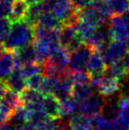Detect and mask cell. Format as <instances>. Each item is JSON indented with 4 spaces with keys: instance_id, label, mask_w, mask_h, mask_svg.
Wrapping results in <instances>:
<instances>
[{
    "instance_id": "1",
    "label": "cell",
    "mask_w": 129,
    "mask_h": 130,
    "mask_svg": "<svg viewBox=\"0 0 129 130\" xmlns=\"http://www.w3.org/2000/svg\"><path fill=\"white\" fill-rule=\"evenodd\" d=\"M34 37V26L30 25L26 20H20L11 23V29L9 31L3 47L8 50L17 51L19 48L30 45Z\"/></svg>"
},
{
    "instance_id": "2",
    "label": "cell",
    "mask_w": 129,
    "mask_h": 130,
    "mask_svg": "<svg viewBox=\"0 0 129 130\" xmlns=\"http://www.w3.org/2000/svg\"><path fill=\"white\" fill-rule=\"evenodd\" d=\"M44 3L47 11L52 12L63 24H78V11L74 9L72 0H44Z\"/></svg>"
},
{
    "instance_id": "3",
    "label": "cell",
    "mask_w": 129,
    "mask_h": 130,
    "mask_svg": "<svg viewBox=\"0 0 129 130\" xmlns=\"http://www.w3.org/2000/svg\"><path fill=\"white\" fill-rule=\"evenodd\" d=\"M108 35L111 41H127L129 39V16L125 14L111 16L108 25Z\"/></svg>"
},
{
    "instance_id": "4",
    "label": "cell",
    "mask_w": 129,
    "mask_h": 130,
    "mask_svg": "<svg viewBox=\"0 0 129 130\" xmlns=\"http://www.w3.org/2000/svg\"><path fill=\"white\" fill-rule=\"evenodd\" d=\"M60 44L70 52L77 50L84 44L77 30V24H63L60 29Z\"/></svg>"
},
{
    "instance_id": "5",
    "label": "cell",
    "mask_w": 129,
    "mask_h": 130,
    "mask_svg": "<svg viewBox=\"0 0 129 130\" xmlns=\"http://www.w3.org/2000/svg\"><path fill=\"white\" fill-rule=\"evenodd\" d=\"M86 69L89 77L103 76L105 74L107 71V62L104 58V51L92 50L87 62Z\"/></svg>"
},
{
    "instance_id": "6",
    "label": "cell",
    "mask_w": 129,
    "mask_h": 130,
    "mask_svg": "<svg viewBox=\"0 0 129 130\" xmlns=\"http://www.w3.org/2000/svg\"><path fill=\"white\" fill-rule=\"evenodd\" d=\"M91 52H92L91 47L85 43L77 50L72 51L70 53V60H69V66H68L69 69L73 71L84 70L87 66V62Z\"/></svg>"
},
{
    "instance_id": "7",
    "label": "cell",
    "mask_w": 129,
    "mask_h": 130,
    "mask_svg": "<svg viewBox=\"0 0 129 130\" xmlns=\"http://www.w3.org/2000/svg\"><path fill=\"white\" fill-rule=\"evenodd\" d=\"M102 95H91L79 104V111L83 114L94 116L102 114L105 101Z\"/></svg>"
},
{
    "instance_id": "8",
    "label": "cell",
    "mask_w": 129,
    "mask_h": 130,
    "mask_svg": "<svg viewBox=\"0 0 129 130\" xmlns=\"http://www.w3.org/2000/svg\"><path fill=\"white\" fill-rule=\"evenodd\" d=\"M78 16H79V19L89 22L97 28H102L104 25H105L108 18L96 5L81 10L80 11H78Z\"/></svg>"
},
{
    "instance_id": "9",
    "label": "cell",
    "mask_w": 129,
    "mask_h": 130,
    "mask_svg": "<svg viewBox=\"0 0 129 130\" xmlns=\"http://www.w3.org/2000/svg\"><path fill=\"white\" fill-rule=\"evenodd\" d=\"M16 67L17 62L15 51L4 47L3 51L0 53V78H7Z\"/></svg>"
},
{
    "instance_id": "10",
    "label": "cell",
    "mask_w": 129,
    "mask_h": 130,
    "mask_svg": "<svg viewBox=\"0 0 129 130\" xmlns=\"http://www.w3.org/2000/svg\"><path fill=\"white\" fill-rule=\"evenodd\" d=\"M127 50V45L125 42L122 41H111L105 47L104 55L108 64L121 60L125 55Z\"/></svg>"
},
{
    "instance_id": "11",
    "label": "cell",
    "mask_w": 129,
    "mask_h": 130,
    "mask_svg": "<svg viewBox=\"0 0 129 130\" xmlns=\"http://www.w3.org/2000/svg\"><path fill=\"white\" fill-rule=\"evenodd\" d=\"M98 92L103 97H110L115 93H117L121 89V84L120 80L115 78L113 76H105L104 75L99 85L97 86Z\"/></svg>"
},
{
    "instance_id": "12",
    "label": "cell",
    "mask_w": 129,
    "mask_h": 130,
    "mask_svg": "<svg viewBox=\"0 0 129 130\" xmlns=\"http://www.w3.org/2000/svg\"><path fill=\"white\" fill-rule=\"evenodd\" d=\"M70 51L67 50L63 46H59L56 47L54 51L50 52V56L47 57V59L50 60L51 63H53L55 66H57L59 69H68L69 66V60H70Z\"/></svg>"
},
{
    "instance_id": "13",
    "label": "cell",
    "mask_w": 129,
    "mask_h": 130,
    "mask_svg": "<svg viewBox=\"0 0 129 130\" xmlns=\"http://www.w3.org/2000/svg\"><path fill=\"white\" fill-rule=\"evenodd\" d=\"M68 127L71 130H93V116L86 115L80 112L70 118L68 122Z\"/></svg>"
},
{
    "instance_id": "14",
    "label": "cell",
    "mask_w": 129,
    "mask_h": 130,
    "mask_svg": "<svg viewBox=\"0 0 129 130\" xmlns=\"http://www.w3.org/2000/svg\"><path fill=\"white\" fill-rule=\"evenodd\" d=\"M8 86L10 88L17 92H21L27 87V78L22 72V69L20 67H16L10 75L7 77Z\"/></svg>"
},
{
    "instance_id": "15",
    "label": "cell",
    "mask_w": 129,
    "mask_h": 130,
    "mask_svg": "<svg viewBox=\"0 0 129 130\" xmlns=\"http://www.w3.org/2000/svg\"><path fill=\"white\" fill-rule=\"evenodd\" d=\"M108 39H109L108 29L105 30L102 27V28H98V29H96V31L93 33V35L90 37L88 41L85 44L88 45L91 47V50L104 51L105 45H106V42H107Z\"/></svg>"
},
{
    "instance_id": "16",
    "label": "cell",
    "mask_w": 129,
    "mask_h": 130,
    "mask_svg": "<svg viewBox=\"0 0 129 130\" xmlns=\"http://www.w3.org/2000/svg\"><path fill=\"white\" fill-rule=\"evenodd\" d=\"M29 4L27 0H12L11 1V11L9 19L11 23L24 20L29 11Z\"/></svg>"
},
{
    "instance_id": "17",
    "label": "cell",
    "mask_w": 129,
    "mask_h": 130,
    "mask_svg": "<svg viewBox=\"0 0 129 130\" xmlns=\"http://www.w3.org/2000/svg\"><path fill=\"white\" fill-rule=\"evenodd\" d=\"M35 25L39 26L45 29H47V30H53V29H61L63 22L59 20L52 12L45 11L44 13L41 14Z\"/></svg>"
},
{
    "instance_id": "18",
    "label": "cell",
    "mask_w": 129,
    "mask_h": 130,
    "mask_svg": "<svg viewBox=\"0 0 129 130\" xmlns=\"http://www.w3.org/2000/svg\"><path fill=\"white\" fill-rule=\"evenodd\" d=\"M15 52H16L17 67H22L29 63L36 62V52L33 45H28L22 48L17 50Z\"/></svg>"
},
{
    "instance_id": "19",
    "label": "cell",
    "mask_w": 129,
    "mask_h": 130,
    "mask_svg": "<svg viewBox=\"0 0 129 130\" xmlns=\"http://www.w3.org/2000/svg\"><path fill=\"white\" fill-rule=\"evenodd\" d=\"M1 103L13 112H15V110L19 106L24 105L23 101H22L21 99V96H20V93L17 92V91L13 90V89H11V88H9L6 91L4 97L1 100Z\"/></svg>"
},
{
    "instance_id": "20",
    "label": "cell",
    "mask_w": 129,
    "mask_h": 130,
    "mask_svg": "<svg viewBox=\"0 0 129 130\" xmlns=\"http://www.w3.org/2000/svg\"><path fill=\"white\" fill-rule=\"evenodd\" d=\"M77 108H79V103L73 98V96L64 98L60 100L59 116L62 118L69 117L74 114Z\"/></svg>"
},
{
    "instance_id": "21",
    "label": "cell",
    "mask_w": 129,
    "mask_h": 130,
    "mask_svg": "<svg viewBox=\"0 0 129 130\" xmlns=\"http://www.w3.org/2000/svg\"><path fill=\"white\" fill-rule=\"evenodd\" d=\"M45 11H47V10H46V7H45L44 1L38 2V3L30 4L29 7L28 13H27L26 18L24 20L29 22L30 25L34 26L37 23V20L39 19L41 14L44 13Z\"/></svg>"
},
{
    "instance_id": "22",
    "label": "cell",
    "mask_w": 129,
    "mask_h": 130,
    "mask_svg": "<svg viewBox=\"0 0 129 130\" xmlns=\"http://www.w3.org/2000/svg\"><path fill=\"white\" fill-rule=\"evenodd\" d=\"M42 105L46 112L50 117H60L59 116L60 100L57 99L54 95H51V94L45 95L42 101Z\"/></svg>"
},
{
    "instance_id": "23",
    "label": "cell",
    "mask_w": 129,
    "mask_h": 130,
    "mask_svg": "<svg viewBox=\"0 0 129 130\" xmlns=\"http://www.w3.org/2000/svg\"><path fill=\"white\" fill-rule=\"evenodd\" d=\"M93 93V87L91 84H84V85H78V86H73V91L72 95L78 103H82L86 99L90 97Z\"/></svg>"
},
{
    "instance_id": "24",
    "label": "cell",
    "mask_w": 129,
    "mask_h": 130,
    "mask_svg": "<svg viewBox=\"0 0 129 130\" xmlns=\"http://www.w3.org/2000/svg\"><path fill=\"white\" fill-rule=\"evenodd\" d=\"M97 29L98 28L92 25L91 23L83 19H79L77 24V30L84 43H86L88 41V39L93 35V33L96 31Z\"/></svg>"
},
{
    "instance_id": "25",
    "label": "cell",
    "mask_w": 129,
    "mask_h": 130,
    "mask_svg": "<svg viewBox=\"0 0 129 130\" xmlns=\"http://www.w3.org/2000/svg\"><path fill=\"white\" fill-rule=\"evenodd\" d=\"M20 96L23 101V104L26 105V104H33V103H42L45 95L41 91L26 87L24 90L20 92Z\"/></svg>"
},
{
    "instance_id": "26",
    "label": "cell",
    "mask_w": 129,
    "mask_h": 130,
    "mask_svg": "<svg viewBox=\"0 0 129 130\" xmlns=\"http://www.w3.org/2000/svg\"><path fill=\"white\" fill-rule=\"evenodd\" d=\"M112 122L116 130H129V106L120 108L119 115Z\"/></svg>"
},
{
    "instance_id": "27",
    "label": "cell",
    "mask_w": 129,
    "mask_h": 130,
    "mask_svg": "<svg viewBox=\"0 0 129 130\" xmlns=\"http://www.w3.org/2000/svg\"><path fill=\"white\" fill-rule=\"evenodd\" d=\"M94 129L93 130H116L113 122L107 119L106 117L102 116V114H97L93 116Z\"/></svg>"
},
{
    "instance_id": "28",
    "label": "cell",
    "mask_w": 129,
    "mask_h": 130,
    "mask_svg": "<svg viewBox=\"0 0 129 130\" xmlns=\"http://www.w3.org/2000/svg\"><path fill=\"white\" fill-rule=\"evenodd\" d=\"M103 113L105 114V117L107 119L113 121L119 115V113H120V107H119L118 100H114V101L108 100L107 102H105L102 114Z\"/></svg>"
},
{
    "instance_id": "29",
    "label": "cell",
    "mask_w": 129,
    "mask_h": 130,
    "mask_svg": "<svg viewBox=\"0 0 129 130\" xmlns=\"http://www.w3.org/2000/svg\"><path fill=\"white\" fill-rule=\"evenodd\" d=\"M44 80H45V76L43 75V73L34 74V75L27 78V87L41 91V87L44 83Z\"/></svg>"
},
{
    "instance_id": "30",
    "label": "cell",
    "mask_w": 129,
    "mask_h": 130,
    "mask_svg": "<svg viewBox=\"0 0 129 130\" xmlns=\"http://www.w3.org/2000/svg\"><path fill=\"white\" fill-rule=\"evenodd\" d=\"M70 77L73 82V86L78 85H84V84L90 83V78L87 72H84L83 70H71Z\"/></svg>"
},
{
    "instance_id": "31",
    "label": "cell",
    "mask_w": 129,
    "mask_h": 130,
    "mask_svg": "<svg viewBox=\"0 0 129 130\" xmlns=\"http://www.w3.org/2000/svg\"><path fill=\"white\" fill-rule=\"evenodd\" d=\"M22 69V72L25 75L26 78H29L30 76L37 74V73H42V65L40 63L34 62V63H29L27 65H24L20 67Z\"/></svg>"
},
{
    "instance_id": "32",
    "label": "cell",
    "mask_w": 129,
    "mask_h": 130,
    "mask_svg": "<svg viewBox=\"0 0 129 130\" xmlns=\"http://www.w3.org/2000/svg\"><path fill=\"white\" fill-rule=\"evenodd\" d=\"M11 26V22L9 18H0V38L3 41V44L9 34Z\"/></svg>"
},
{
    "instance_id": "33",
    "label": "cell",
    "mask_w": 129,
    "mask_h": 130,
    "mask_svg": "<svg viewBox=\"0 0 129 130\" xmlns=\"http://www.w3.org/2000/svg\"><path fill=\"white\" fill-rule=\"evenodd\" d=\"M11 11V2L0 0V18H9Z\"/></svg>"
},
{
    "instance_id": "34",
    "label": "cell",
    "mask_w": 129,
    "mask_h": 130,
    "mask_svg": "<svg viewBox=\"0 0 129 130\" xmlns=\"http://www.w3.org/2000/svg\"><path fill=\"white\" fill-rule=\"evenodd\" d=\"M97 0H72L73 6L77 11H80L83 9H86L87 7L93 6L96 3Z\"/></svg>"
},
{
    "instance_id": "35",
    "label": "cell",
    "mask_w": 129,
    "mask_h": 130,
    "mask_svg": "<svg viewBox=\"0 0 129 130\" xmlns=\"http://www.w3.org/2000/svg\"><path fill=\"white\" fill-rule=\"evenodd\" d=\"M9 88H10V87L8 86L6 80H0V101L2 100V98L4 97L6 91H7Z\"/></svg>"
},
{
    "instance_id": "36",
    "label": "cell",
    "mask_w": 129,
    "mask_h": 130,
    "mask_svg": "<svg viewBox=\"0 0 129 130\" xmlns=\"http://www.w3.org/2000/svg\"><path fill=\"white\" fill-rule=\"evenodd\" d=\"M16 130H37V128L31 123H24L21 125H18Z\"/></svg>"
},
{
    "instance_id": "37",
    "label": "cell",
    "mask_w": 129,
    "mask_h": 130,
    "mask_svg": "<svg viewBox=\"0 0 129 130\" xmlns=\"http://www.w3.org/2000/svg\"><path fill=\"white\" fill-rule=\"evenodd\" d=\"M0 130H15L14 127L11 125V124H9V123H4L3 125H1L0 126Z\"/></svg>"
},
{
    "instance_id": "38",
    "label": "cell",
    "mask_w": 129,
    "mask_h": 130,
    "mask_svg": "<svg viewBox=\"0 0 129 130\" xmlns=\"http://www.w3.org/2000/svg\"><path fill=\"white\" fill-rule=\"evenodd\" d=\"M29 4H33V3H38V2H42L44 0H27Z\"/></svg>"
},
{
    "instance_id": "39",
    "label": "cell",
    "mask_w": 129,
    "mask_h": 130,
    "mask_svg": "<svg viewBox=\"0 0 129 130\" xmlns=\"http://www.w3.org/2000/svg\"><path fill=\"white\" fill-rule=\"evenodd\" d=\"M3 47V41L0 38V47Z\"/></svg>"
},
{
    "instance_id": "40",
    "label": "cell",
    "mask_w": 129,
    "mask_h": 130,
    "mask_svg": "<svg viewBox=\"0 0 129 130\" xmlns=\"http://www.w3.org/2000/svg\"><path fill=\"white\" fill-rule=\"evenodd\" d=\"M126 45H127V50H128V51H129V39L127 40V44H126Z\"/></svg>"
},
{
    "instance_id": "41",
    "label": "cell",
    "mask_w": 129,
    "mask_h": 130,
    "mask_svg": "<svg viewBox=\"0 0 129 130\" xmlns=\"http://www.w3.org/2000/svg\"><path fill=\"white\" fill-rule=\"evenodd\" d=\"M4 1H10V2H11L12 0H4Z\"/></svg>"
},
{
    "instance_id": "42",
    "label": "cell",
    "mask_w": 129,
    "mask_h": 130,
    "mask_svg": "<svg viewBox=\"0 0 129 130\" xmlns=\"http://www.w3.org/2000/svg\"><path fill=\"white\" fill-rule=\"evenodd\" d=\"M127 98H128V99H129V95H128V96H127Z\"/></svg>"
}]
</instances>
